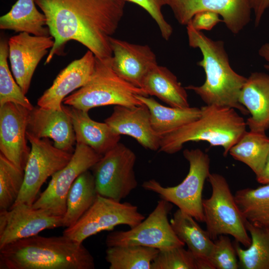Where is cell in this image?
I'll return each mask as SVG.
<instances>
[{
  "label": "cell",
  "mask_w": 269,
  "mask_h": 269,
  "mask_svg": "<svg viewBox=\"0 0 269 269\" xmlns=\"http://www.w3.org/2000/svg\"><path fill=\"white\" fill-rule=\"evenodd\" d=\"M46 18L54 43L44 64L62 54L65 44L75 40L96 58H111L110 39L124 13L125 0H35Z\"/></svg>",
  "instance_id": "cell-1"
},
{
  "label": "cell",
  "mask_w": 269,
  "mask_h": 269,
  "mask_svg": "<svg viewBox=\"0 0 269 269\" xmlns=\"http://www.w3.org/2000/svg\"><path fill=\"white\" fill-rule=\"evenodd\" d=\"M94 258L83 243L62 235H36L0 248V269H94Z\"/></svg>",
  "instance_id": "cell-2"
},
{
  "label": "cell",
  "mask_w": 269,
  "mask_h": 269,
  "mask_svg": "<svg viewBox=\"0 0 269 269\" xmlns=\"http://www.w3.org/2000/svg\"><path fill=\"white\" fill-rule=\"evenodd\" d=\"M186 29L189 46L198 48L202 53V59L197 65L203 68L206 79L201 86L189 85L185 88L194 91L207 105L229 107L245 115L249 114L239 102L247 78L232 68L224 42L212 40L190 23L186 25Z\"/></svg>",
  "instance_id": "cell-3"
},
{
  "label": "cell",
  "mask_w": 269,
  "mask_h": 269,
  "mask_svg": "<svg viewBox=\"0 0 269 269\" xmlns=\"http://www.w3.org/2000/svg\"><path fill=\"white\" fill-rule=\"evenodd\" d=\"M200 109L198 119L161 137L159 151L173 154L189 141H205L223 147V155H228L246 132V122L233 108L206 105Z\"/></svg>",
  "instance_id": "cell-4"
},
{
  "label": "cell",
  "mask_w": 269,
  "mask_h": 269,
  "mask_svg": "<svg viewBox=\"0 0 269 269\" xmlns=\"http://www.w3.org/2000/svg\"><path fill=\"white\" fill-rule=\"evenodd\" d=\"M96 59L95 70L90 80L67 96L63 101L65 105L88 112L107 105L133 107L143 104L136 95L148 97L146 93L119 76L112 68L111 58Z\"/></svg>",
  "instance_id": "cell-5"
},
{
  "label": "cell",
  "mask_w": 269,
  "mask_h": 269,
  "mask_svg": "<svg viewBox=\"0 0 269 269\" xmlns=\"http://www.w3.org/2000/svg\"><path fill=\"white\" fill-rule=\"evenodd\" d=\"M183 156L189 164V172L184 180L172 187H164L155 179L144 181L142 187L155 192L163 199L174 204L178 209L195 220L204 222L202 192L205 181L210 174V158L201 149H186Z\"/></svg>",
  "instance_id": "cell-6"
},
{
  "label": "cell",
  "mask_w": 269,
  "mask_h": 269,
  "mask_svg": "<svg viewBox=\"0 0 269 269\" xmlns=\"http://www.w3.org/2000/svg\"><path fill=\"white\" fill-rule=\"evenodd\" d=\"M210 198L203 199L202 207L207 231L213 241L222 235H231L245 247L251 244L243 217L226 178L221 174L210 173Z\"/></svg>",
  "instance_id": "cell-7"
},
{
  "label": "cell",
  "mask_w": 269,
  "mask_h": 269,
  "mask_svg": "<svg viewBox=\"0 0 269 269\" xmlns=\"http://www.w3.org/2000/svg\"><path fill=\"white\" fill-rule=\"evenodd\" d=\"M145 219L137 206L121 203L98 194L91 207L73 225L66 228L62 235L78 243L103 231H112L119 225L134 228Z\"/></svg>",
  "instance_id": "cell-8"
},
{
  "label": "cell",
  "mask_w": 269,
  "mask_h": 269,
  "mask_svg": "<svg viewBox=\"0 0 269 269\" xmlns=\"http://www.w3.org/2000/svg\"><path fill=\"white\" fill-rule=\"evenodd\" d=\"M136 155L119 143L92 167L98 194L121 201L137 186L134 167Z\"/></svg>",
  "instance_id": "cell-9"
},
{
  "label": "cell",
  "mask_w": 269,
  "mask_h": 269,
  "mask_svg": "<svg viewBox=\"0 0 269 269\" xmlns=\"http://www.w3.org/2000/svg\"><path fill=\"white\" fill-rule=\"evenodd\" d=\"M172 208V203L161 199L148 217L134 227L110 232L106 238V246L139 245L159 250L184 247L168 220Z\"/></svg>",
  "instance_id": "cell-10"
},
{
  "label": "cell",
  "mask_w": 269,
  "mask_h": 269,
  "mask_svg": "<svg viewBox=\"0 0 269 269\" xmlns=\"http://www.w3.org/2000/svg\"><path fill=\"white\" fill-rule=\"evenodd\" d=\"M26 136L31 145L30 152L24 170L23 184L14 204L32 206L46 179L64 167L73 153L56 147L48 138H38L27 132Z\"/></svg>",
  "instance_id": "cell-11"
},
{
  "label": "cell",
  "mask_w": 269,
  "mask_h": 269,
  "mask_svg": "<svg viewBox=\"0 0 269 269\" xmlns=\"http://www.w3.org/2000/svg\"><path fill=\"white\" fill-rule=\"evenodd\" d=\"M102 156L89 146L76 142L69 162L52 175L47 188L36 199L32 207L47 210L55 216H63L72 184L81 173L91 169Z\"/></svg>",
  "instance_id": "cell-12"
},
{
  "label": "cell",
  "mask_w": 269,
  "mask_h": 269,
  "mask_svg": "<svg viewBox=\"0 0 269 269\" xmlns=\"http://www.w3.org/2000/svg\"><path fill=\"white\" fill-rule=\"evenodd\" d=\"M59 227H63V216H55L25 203L14 204L8 210L0 211V248Z\"/></svg>",
  "instance_id": "cell-13"
},
{
  "label": "cell",
  "mask_w": 269,
  "mask_h": 269,
  "mask_svg": "<svg viewBox=\"0 0 269 269\" xmlns=\"http://www.w3.org/2000/svg\"><path fill=\"white\" fill-rule=\"evenodd\" d=\"M168 5L178 22L185 25L199 12H215L234 34L249 23L252 10L249 0H168Z\"/></svg>",
  "instance_id": "cell-14"
},
{
  "label": "cell",
  "mask_w": 269,
  "mask_h": 269,
  "mask_svg": "<svg viewBox=\"0 0 269 269\" xmlns=\"http://www.w3.org/2000/svg\"><path fill=\"white\" fill-rule=\"evenodd\" d=\"M30 111L11 102L0 107V153L22 170L30 152L26 136Z\"/></svg>",
  "instance_id": "cell-15"
},
{
  "label": "cell",
  "mask_w": 269,
  "mask_h": 269,
  "mask_svg": "<svg viewBox=\"0 0 269 269\" xmlns=\"http://www.w3.org/2000/svg\"><path fill=\"white\" fill-rule=\"evenodd\" d=\"M54 43L51 36H38L26 32H20L8 39V58L11 71L25 95L29 90L36 68Z\"/></svg>",
  "instance_id": "cell-16"
},
{
  "label": "cell",
  "mask_w": 269,
  "mask_h": 269,
  "mask_svg": "<svg viewBox=\"0 0 269 269\" xmlns=\"http://www.w3.org/2000/svg\"><path fill=\"white\" fill-rule=\"evenodd\" d=\"M110 43L114 71L124 80L142 89L146 74L158 64L153 51L147 45L134 44L113 37Z\"/></svg>",
  "instance_id": "cell-17"
},
{
  "label": "cell",
  "mask_w": 269,
  "mask_h": 269,
  "mask_svg": "<svg viewBox=\"0 0 269 269\" xmlns=\"http://www.w3.org/2000/svg\"><path fill=\"white\" fill-rule=\"evenodd\" d=\"M96 60L94 53L88 50L81 58L71 62L60 72L52 85L39 98L37 106L62 110L64 99L90 80L95 70Z\"/></svg>",
  "instance_id": "cell-18"
},
{
  "label": "cell",
  "mask_w": 269,
  "mask_h": 269,
  "mask_svg": "<svg viewBox=\"0 0 269 269\" xmlns=\"http://www.w3.org/2000/svg\"><path fill=\"white\" fill-rule=\"evenodd\" d=\"M105 122L116 134L130 136L145 148L159 150L161 137L154 131L149 110L144 104L115 106L112 114Z\"/></svg>",
  "instance_id": "cell-19"
},
{
  "label": "cell",
  "mask_w": 269,
  "mask_h": 269,
  "mask_svg": "<svg viewBox=\"0 0 269 269\" xmlns=\"http://www.w3.org/2000/svg\"><path fill=\"white\" fill-rule=\"evenodd\" d=\"M27 132L38 138L52 139L57 148L73 153L76 143L69 116L61 110L46 109L38 106L30 110Z\"/></svg>",
  "instance_id": "cell-20"
},
{
  "label": "cell",
  "mask_w": 269,
  "mask_h": 269,
  "mask_svg": "<svg viewBox=\"0 0 269 269\" xmlns=\"http://www.w3.org/2000/svg\"><path fill=\"white\" fill-rule=\"evenodd\" d=\"M239 102L251 115L246 121L250 131L265 133L269 129V74L252 73L241 90Z\"/></svg>",
  "instance_id": "cell-21"
},
{
  "label": "cell",
  "mask_w": 269,
  "mask_h": 269,
  "mask_svg": "<svg viewBox=\"0 0 269 269\" xmlns=\"http://www.w3.org/2000/svg\"><path fill=\"white\" fill-rule=\"evenodd\" d=\"M62 109L71 120L76 142L86 144L102 155L119 143L121 135L115 133L105 122L93 120L88 112L63 105Z\"/></svg>",
  "instance_id": "cell-22"
},
{
  "label": "cell",
  "mask_w": 269,
  "mask_h": 269,
  "mask_svg": "<svg viewBox=\"0 0 269 269\" xmlns=\"http://www.w3.org/2000/svg\"><path fill=\"white\" fill-rule=\"evenodd\" d=\"M178 238L188 247L195 257L197 269H214L210 257L214 245L208 231L202 229L190 215L179 209L170 221Z\"/></svg>",
  "instance_id": "cell-23"
},
{
  "label": "cell",
  "mask_w": 269,
  "mask_h": 269,
  "mask_svg": "<svg viewBox=\"0 0 269 269\" xmlns=\"http://www.w3.org/2000/svg\"><path fill=\"white\" fill-rule=\"evenodd\" d=\"M142 89L148 96H155L170 107H190L186 89L165 66L157 64L151 68L143 80Z\"/></svg>",
  "instance_id": "cell-24"
},
{
  "label": "cell",
  "mask_w": 269,
  "mask_h": 269,
  "mask_svg": "<svg viewBox=\"0 0 269 269\" xmlns=\"http://www.w3.org/2000/svg\"><path fill=\"white\" fill-rule=\"evenodd\" d=\"M35 0H17L10 10L0 17V29L49 36L46 18L36 6Z\"/></svg>",
  "instance_id": "cell-25"
},
{
  "label": "cell",
  "mask_w": 269,
  "mask_h": 269,
  "mask_svg": "<svg viewBox=\"0 0 269 269\" xmlns=\"http://www.w3.org/2000/svg\"><path fill=\"white\" fill-rule=\"evenodd\" d=\"M136 97L148 108L152 127L161 137L196 120L201 114V109L197 107H168L152 97L139 95H136Z\"/></svg>",
  "instance_id": "cell-26"
},
{
  "label": "cell",
  "mask_w": 269,
  "mask_h": 269,
  "mask_svg": "<svg viewBox=\"0 0 269 269\" xmlns=\"http://www.w3.org/2000/svg\"><path fill=\"white\" fill-rule=\"evenodd\" d=\"M97 195L93 174L89 170L85 171L76 179L69 189L63 227L75 224L91 207Z\"/></svg>",
  "instance_id": "cell-27"
},
{
  "label": "cell",
  "mask_w": 269,
  "mask_h": 269,
  "mask_svg": "<svg viewBox=\"0 0 269 269\" xmlns=\"http://www.w3.org/2000/svg\"><path fill=\"white\" fill-rule=\"evenodd\" d=\"M229 153L248 165L257 176L263 170L269 153V137L265 133L246 131Z\"/></svg>",
  "instance_id": "cell-28"
},
{
  "label": "cell",
  "mask_w": 269,
  "mask_h": 269,
  "mask_svg": "<svg viewBox=\"0 0 269 269\" xmlns=\"http://www.w3.org/2000/svg\"><path fill=\"white\" fill-rule=\"evenodd\" d=\"M250 234L251 244L245 250L236 241L234 244L239 259V267L243 269H269V228L257 226L245 220Z\"/></svg>",
  "instance_id": "cell-29"
},
{
  "label": "cell",
  "mask_w": 269,
  "mask_h": 269,
  "mask_svg": "<svg viewBox=\"0 0 269 269\" xmlns=\"http://www.w3.org/2000/svg\"><path fill=\"white\" fill-rule=\"evenodd\" d=\"M234 198L245 220L257 226L269 228V184L239 190Z\"/></svg>",
  "instance_id": "cell-30"
},
{
  "label": "cell",
  "mask_w": 269,
  "mask_h": 269,
  "mask_svg": "<svg viewBox=\"0 0 269 269\" xmlns=\"http://www.w3.org/2000/svg\"><path fill=\"white\" fill-rule=\"evenodd\" d=\"M159 250L139 245L108 247L106 260L110 269H150Z\"/></svg>",
  "instance_id": "cell-31"
},
{
  "label": "cell",
  "mask_w": 269,
  "mask_h": 269,
  "mask_svg": "<svg viewBox=\"0 0 269 269\" xmlns=\"http://www.w3.org/2000/svg\"><path fill=\"white\" fill-rule=\"evenodd\" d=\"M24 171L0 153V211L9 209L22 189Z\"/></svg>",
  "instance_id": "cell-32"
},
{
  "label": "cell",
  "mask_w": 269,
  "mask_h": 269,
  "mask_svg": "<svg viewBox=\"0 0 269 269\" xmlns=\"http://www.w3.org/2000/svg\"><path fill=\"white\" fill-rule=\"evenodd\" d=\"M8 41L1 38L0 41V107L11 102L22 106L29 110L33 106L21 88L14 81L9 70Z\"/></svg>",
  "instance_id": "cell-33"
},
{
  "label": "cell",
  "mask_w": 269,
  "mask_h": 269,
  "mask_svg": "<svg viewBox=\"0 0 269 269\" xmlns=\"http://www.w3.org/2000/svg\"><path fill=\"white\" fill-rule=\"evenodd\" d=\"M183 247L159 250L150 269H197L195 257Z\"/></svg>",
  "instance_id": "cell-34"
},
{
  "label": "cell",
  "mask_w": 269,
  "mask_h": 269,
  "mask_svg": "<svg viewBox=\"0 0 269 269\" xmlns=\"http://www.w3.org/2000/svg\"><path fill=\"white\" fill-rule=\"evenodd\" d=\"M234 244L226 235H222L214 242L210 261L214 269H237L239 264Z\"/></svg>",
  "instance_id": "cell-35"
},
{
  "label": "cell",
  "mask_w": 269,
  "mask_h": 269,
  "mask_svg": "<svg viewBox=\"0 0 269 269\" xmlns=\"http://www.w3.org/2000/svg\"><path fill=\"white\" fill-rule=\"evenodd\" d=\"M135 3L144 9L156 23L162 37L168 40L171 37L173 29L165 19L162 12L163 6L168 4V0H125Z\"/></svg>",
  "instance_id": "cell-36"
},
{
  "label": "cell",
  "mask_w": 269,
  "mask_h": 269,
  "mask_svg": "<svg viewBox=\"0 0 269 269\" xmlns=\"http://www.w3.org/2000/svg\"><path fill=\"white\" fill-rule=\"evenodd\" d=\"M223 22L219 15L211 11H202L195 14L189 22L198 30H211L218 23Z\"/></svg>",
  "instance_id": "cell-37"
},
{
  "label": "cell",
  "mask_w": 269,
  "mask_h": 269,
  "mask_svg": "<svg viewBox=\"0 0 269 269\" xmlns=\"http://www.w3.org/2000/svg\"><path fill=\"white\" fill-rule=\"evenodd\" d=\"M255 16V25L258 26L266 10L269 7V0H249Z\"/></svg>",
  "instance_id": "cell-38"
},
{
  "label": "cell",
  "mask_w": 269,
  "mask_h": 269,
  "mask_svg": "<svg viewBox=\"0 0 269 269\" xmlns=\"http://www.w3.org/2000/svg\"><path fill=\"white\" fill-rule=\"evenodd\" d=\"M257 181L263 184H269V153L261 172L256 176Z\"/></svg>",
  "instance_id": "cell-39"
},
{
  "label": "cell",
  "mask_w": 269,
  "mask_h": 269,
  "mask_svg": "<svg viewBox=\"0 0 269 269\" xmlns=\"http://www.w3.org/2000/svg\"><path fill=\"white\" fill-rule=\"evenodd\" d=\"M258 53L267 62V63L264 65V67L269 72V42L263 44L259 49Z\"/></svg>",
  "instance_id": "cell-40"
}]
</instances>
